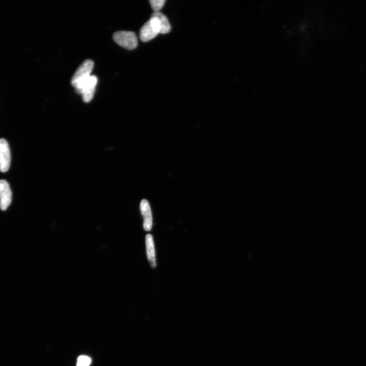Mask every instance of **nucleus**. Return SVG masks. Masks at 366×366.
<instances>
[{
    "instance_id": "nucleus-9",
    "label": "nucleus",
    "mask_w": 366,
    "mask_h": 366,
    "mask_svg": "<svg viewBox=\"0 0 366 366\" xmlns=\"http://www.w3.org/2000/svg\"><path fill=\"white\" fill-rule=\"evenodd\" d=\"M152 16L158 19L161 28V34H167L171 30V26L167 16L160 12H155Z\"/></svg>"
},
{
    "instance_id": "nucleus-5",
    "label": "nucleus",
    "mask_w": 366,
    "mask_h": 366,
    "mask_svg": "<svg viewBox=\"0 0 366 366\" xmlns=\"http://www.w3.org/2000/svg\"><path fill=\"white\" fill-rule=\"evenodd\" d=\"M11 163V153L7 142L0 139V172L5 173L9 169Z\"/></svg>"
},
{
    "instance_id": "nucleus-4",
    "label": "nucleus",
    "mask_w": 366,
    "mask_h": 366,
    "mask_svg": "<svg viewBox=\"0 0 366 366\" xmlns=\"http://www.w3.org/2000/svg\"><path fill=\"white\" fill-rule=\"evenodd\" d=\"M97 83V77L92 75L87 80L75 88L77 93L82 95L85 102H89L93 99Z\"/></svg>"
},
{
    "instance_id": "nucleus-1",
    "label": "nucleus",
    "mask_w": 366,
    "mask_h": 366,
    "mask_svg": "<svg viewBox=\"0 0 366 366\" xmlns=\"http://www.w3.org/2000/svg\"><path fill=\"white\" fill-rule=\"evenodd\" d=\"M94 63L91 60L85 61L79 67L77 68L73 75L71 84L75 88L88 79L91 76L93 69Z\"/></svg>"
},
{
    "instance_id": "nucleus-6",
    "label": "nucleus",
    "mask_w": 366,
    "mask_h": 366,
    "mask_svg": "<svg viewBox=\"0 0 366 366\" xmlns=\"http://www.w3.org/2000/svg\"><path fill=\"white\" fill-rule=\"evenodd\" d=\"M12 201V192L8 183L0 180V208L5 211Z\"/></svg>"
},
{
    "instance_id": "nucleus-2",
    "label": "nucleus",
    "mask_w": 366,
    "mask_h": 366,
    "mask_svg": "<svg viewBox=\"0 0 366 366\" xmlns=\"http://www.w3.org/2000/svg\"><path fill=\"white\" fill-rule=\"evenodd\" d=\"M161 34V28L158 19L152 16L150 19L143 26L140 33L141 40L148 42Z\"/></svg>"
},
{
    "instance_id": "nucleus-11",
    "label": "nucleus",
    "mask_w": 366,
    "mask_h": 366,
    "mask_svg": "<svg viewBox=\"0 0 366 366\" xmlns=\"http://www.w3.org/2000/svg\"><path fill=\"white\" fill-rule=\"evenodd\" d=\"M91 359L86 356H81L77 359L76 366H89Z\"/></svg>"
},
{
    "instance_id": "nucleus-3",
    "label": "nucleus",
    "mask_w": 366,
    "mask_h": 366,
    "mask_svg": "<svg viewBox=\"0 0 366 366\" xmlns=\"http://www.w3.org/2000/svg\"><path fill=\"white\" fill-rule=\"evenodd\" d=\"M114 41L121 46L128 50H133L138 45V38L133 32L118 31L113 36Z\"/></svg>"
},
{
    "instance_id": "nucleus-7",
    "label": "nucleus",
    "mask_w": 366,
    "mask_h": 366,
    "mask_svg": "<svg viewBox=\"0 0 366 366\" xmlns=\"http://www.w3.org/2000/svg\"><path fill=\"white\" fill-rule=\"evenodd\" d=\"M140 208L144 219V228L146 231H149L152 229L153 218L151 207L148 200L143 199L141 201Z\"/></svg>"
},
{
    "instance_id": "nucleus-10",
    "label": "nucleus",
    "mask_w": 366,
    "mask_h": 366,
    "mask_svg": "<svg viewBox=\"0 0 366 366\" xmlns=\"http://www.w3.org/2000/svg\"><path fill=\"white\" fill-rule=\"evenodd\" d=\"M166 1L165 0H151V6L155 12H160L164 7Z\"/></svg>"
},
{
    "instance_id": "nucleus-8",
    "label": "nucleus",
    "mask_w": 366,
    "mask_h": 366,
    "mask_svg": "<svg viewBox=\"0 0 366 366\" xmlns=\"http://www.w3.org/2000/svg\"><path fill=\"white\" fill-rule=\"evenodd\" d=\"M147 254L148 260L153 268L156 267L155 251L153 238L151 234H148L146 237Z\"/></svg>"
}]
</instances>
